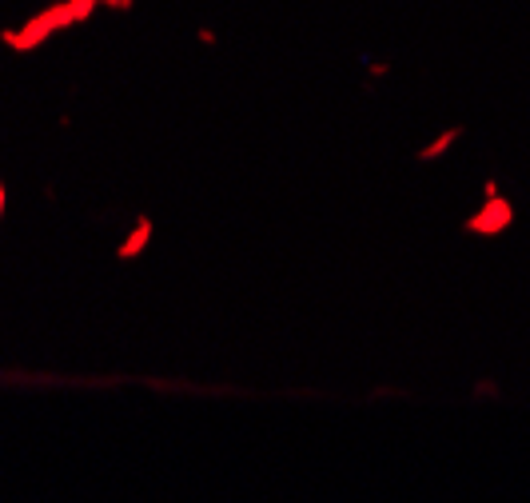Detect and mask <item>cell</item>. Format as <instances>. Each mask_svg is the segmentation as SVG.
Here are the masks:
<instances>
[{"label":"cell","mask_w":530,"mask_h":503,"mask_svg":"<svg viewBox=\"0 0 530 503\" xmlns=\"http://www.w3.org/2000/svg\"><path fill=\"white\" fill-rule=\"evenodd\" d=\"M0 216H4V184H0Z\"/></svg>","instance_id":"6da1fadb"}]
</instances>
